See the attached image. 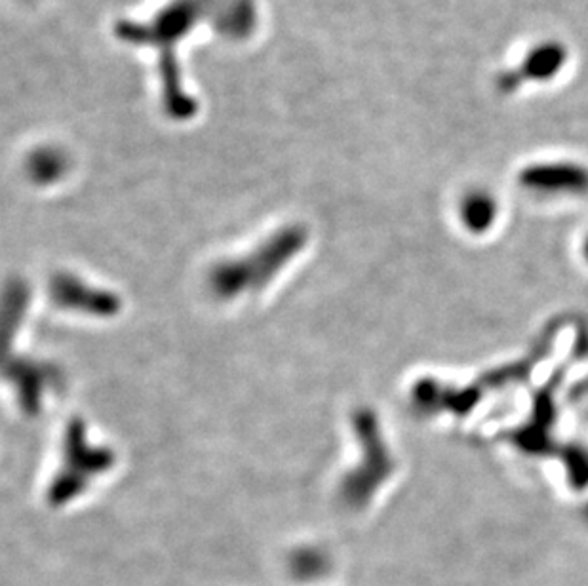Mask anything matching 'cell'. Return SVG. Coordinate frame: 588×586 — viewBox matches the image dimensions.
Masks as SVG:
<instances>
[{
	"mask_svg": "<svg viewBox=\"0 0 588 586\" xmlns=\"http://www.w3.org/2000/svg\"><path fill=\"white\" fill-rule=\"evenodd\" d=\"M301 242L303 236L299 233H284L269 242L261 252L219 267L214 274L216 292L225 297H235L242 290L248 292L265 286L282 263L297 252Z\"/></svg>",
	"mask_w": 588,
	"mask_h": 586,
	"instance_id": "obj_1",
	"label": "cell"
},
{
	"mask_svg": "<svg viewBox=\"0 0 588 586\" xmlns=\"http://www.w3.org/2000/svg\"><path fill=\"white\" fill-rule=\"evenodd\" d=\"M520 183L537 195H587L588 168L575 160L531 162L520 172Z\"/></svg>",
	"mask_w": 588,
	"mask_h": 586,
	"instance_id": "obj_3",
	"label": "cell"
},
{
	"mask_svg": "<svg viewBox=\"0 0 588 586\" xmlns=\"http://www.w3.org/2000/svg\"><path fill=\"white\" fill-rule=\"evenodd\" d=\"M569 48L560 40H541L533 44L520 61L501 71L495 80L501 94H514L528 84H549L568 67Z\"/></svg>",
	"mask_w": 588,
	"mask_h": 586,
	"instance_id": "obj_2",
	"label": "cell"
},
{
	"mask_svg": "<svg viewBox=\"0 0 588 586\" xmlns=\"http://www.w3.org/2000/svg\"><path fill=\"white\" fill-rule=\"evenodd\" d=\"M292 571L299 581H314L328 571V558L314 548H303L292 558Z\"/></svg>",
	"mask_w": 588,
	"mask_h": 586,
	"instance_id": "obj_5",
	"label": "cell"
},
{
	"mask_svg": "<svg viewBox=\"0 0 588 586\" xmlns=\"http://www.w3.org/2000/svg\"><path fill=\"white\" fill-rule=\"evenodd\" d=\"M583 255H585V259L588 261V236L587 240H585V244H583Z\"/></svg>",
	"mask_w": 588,
	"mask_h": 586,
	"instance_id": "obj_6",
	"label": "cell"
},
{
	"mask_svg": "<svg viewBox=\"0 0 588 586\" xmlns=\"http://www.w3.org/2000/svg\"><path fill=\"white\" fill-rule=\"evenodd\" d=\"M459 215L472 235H484L497 223L499 200L488 189H472L463 196Z\"/></svg>",
	"mask_w": 588,
	"mask_h": 586,
	"instance_id": "obj_4",
	"label": "cell"
}]
</instances>
